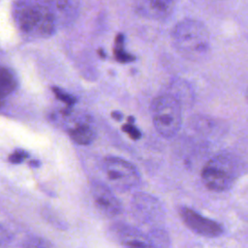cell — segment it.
<instances>
[{
	"label": "cell",
	"instance_id": "obj_1",
	"mask_svg": "<svg viewBox=\"0 0 248 248\" xmlns=\"http://www.w3.org/2000/svg\"><path fill=\"white\" fill-rule=\"evenodd\" d=\"M171 41L177 52L186 59H202L210 49V33L203 22L184 18L172 29Z\"/></svg>",
	"mask_w": 248,
	"mask_h": 248
},
{
	"label": "cell",
	"instance_id": "obj_2",
	"mask_svg": "<svg viewBox=\"0 0 248 248\" xmlns=\"http://www.w3.org/2000/svg\"><path fill=\"white\" fill-rule=\"evenodd\" d=\"M239 173L236 158L230 153H219L212 157L202 168L203 184L212 191L223 192L230 189Z\"/></svg>",
	"mask_w": 248,
	"mask_h": 248
},
{
	"label": "cell",
	"instance_id": "obj_3",
	"mask_svg": "<svg viewBox=\"0 0 248 248\" xmlns=\"http://www.w3.org/2000/svg\"><path fill=\"white\" fill-rule=\"evenodd\" d=\"M152 120L156 131L164 138L174 137L182 125L179 100L171 94H162L152 103Z\"/></svg>",
	"mask_w": 248,
	"mask_h": 248
},
{
	"label": "cell",
	"instance_id": "obj_4",
	"mask_svg": "<svg viewBox=\"0 0 248 248\" xmlns=\"http://www.w3.org/2000/svg\"><path fill=\"white\" fill-rule=\"evenodd\" d=\"M16 16L19 27L26 33L47 37L54 32L56 19L50 8L46 5L38 3L20 4Z\"/></svg>",
	"mask_w": 248,
	"mask_h": 248
},
{
	"label": "cell",
	"instance_id": "obj_5",
	"mask_svg": "<svg viewBox=\"0 0 248 248\" xmlns=\"http://www.w3.org/2000/svg\"><path fill=\"white\" fill-rule=\"evenodd\" d=\"M105 171L108 180L119 190H129L140 182V174L135 166L121 158H107Z\"/></svg>",
	"mask_w": 248,
	"mask_h": 248
},
{
	"label": "cell",
	"instance_id": "obj_6",
	"mask_svg": "<svg viewBox=\"0 0 248 248\" xmlns=\"http://www.w3.org/2000/svg\"><path fill=\"white\" fill-rule=\"evenodd\" d=\"M179 214L184 224L191 231L206 237H217L224 232L223 227L219 223L202 216L189 207H180Z\"/></svg>",
	"mask_w": 248,
	"mask_h": 248
},
{
	"label": "cell",
	"instance_id": "obj_7",
	"mask_svg": "<svg viewBox=\"0 0 248 248\" xmlns=\"http://www.w3.org/2000/svg\"><path fill=\"white\" fill-rule=\"evenodd\" d=\"M90 192L97 209L105 216L113 217L121 213L122 205L111 190L101 182H93Z\"/></svg>",
	"mask_w": 248,
	"mask_h": 248
},
{
	"label": "cell",
	"instance_id": "obj_8",
	"mask_svg": "<svg viewBox=\"0 0 248 248\" xmlns=\"http://www.w3.org/2000/svg\"><path fill=\"white\" fill-rule=\"evenodd\" d=\"M175 2L176 0H136V9L142 16L162 19L172 12Z\"/></svg>",
	"mask_w": 248,
	"mask_h": 248
},
{
	"label": "cell",
	"instance_id": "obj_9",
	"mask_svg": "<svg viewBox=\"0 0 248 248\" xmlns=\"http://www.w3.org/2000/svg\"><path fill=\"white\" fill-rule=\"evenodd\" d=\"M119 237L126 248H156L148 235L131 227L121 229Z\"/></svg>",
	"mask_w": 248,
	"mask_h": 248
},
{
	"label": "cell",
	"instance_id": "obj_10",
	"mask_svg": "<svg viewBox=\"0 0 248 248\" xmlns=\"http://www.w3.org/2000/svg\"><path fill=\"white\" fill-rule=\"evenodd\" d=\"M69 135L75 142L82 145L91 143L96 138L95 131L89 125L84 123L76 125L69 131Z\"/></svg>",
	"mask_w": 248,
	"mask_h": 248
},
{
	"label": "cell",
	"instance_id": "obj_11",
	"mask_svg": "<svg viewBox=\"0 0 248 248\" xmlns=\"http://www.w3.org/2000/svg\"><path fill=\"white\" fill-rule=\"evenodd\" d=\"M16 87V80L12 72L0 66V96L6 97L11 94Z\"/></svg>",
	"mask_w": 248,
	"mask_h": 248
},
{
	"label": "cell",
	"instance_id": "obj_12",
	"mask_svg": "<svg viewBox=\"0 0 248 248\" xmlns=\"http://www.w3.org/2000/svg\"><path fill=\"white\" fill-rule=\"evenodd\" d=\"M115 57L118 61L120 62H129L133 60V57L129 54H127L124 49H123V36L120 34L117 36L116 41H115Z\"/></svg>",
	"mask_w": 248,
	"mask_h": 248
},
{
	"label": "cell",
	"instance_id": "obj_13",
	"mask_svg": "<svg viewBox=\"0 0 248 248\" xmlns=\"http://www.w3.org/2000/svg\"><path fill=\"white\" fill-rule=\"evenodd\" d=\"M53 92L55 94V96L57 97V99H59L60 101L66 103V104H69V105H72L75 103V98L71 95H69L68 93L62 91L61 89H58V88H53Z\"/></svg>",
	"mask_w": 248,
	"mask_h": 248
},
{
	"label": "cell",
	"instance_id": "obj_14",
	"mask_svg": "<svg viewBox=\"0 0 248 248\" xmlns=\"http://www.w3.org/2000/svg\"><path fill=\"white\" fill-rule=\"evenodd\" d=\"M122 130L128 134V136L133 139V140H139L140 138V132L135 127L133 126L132 124H125L123 127H122Z\"/></svg>",
	"mask_w": 248,
	"mask_h": 248
},
{
	"label": "cell",
	"instance_id": "obj_15",
	"mask_svg": "<svg viewBox=\"0 0 248 248\" xmlns=\"http://www.w3.org/2000/svg\"><path fill=\"white\" fill-rule=\"evenodd\" d=\"M27 153L23 150H16L15 152H13L10 157H9V161L13 164H19L21 163L26 157H27Z\"/></svg>",
	"mask_w": 248,
	"mask_h": 248
},
{
	"label": "cell",
	"instance_id": "obj_16",
	"mask_svg": "<svg viewBox=\"0 0 248 248\" xmlns=\"http://www.w3.org/2000/svg\"><path fill=\"white\" fill-rule=\"evenodd\" d=\"M25 248H49V247L44 240L34 238L27 242Z\"/></svg>",
	"mask_w": 248,
	"mask_h": 248
},
{
	"label": "cell",
	"instance_id": "obj_17",
	"mask_svg": "<svg viewBox=\"0 0 248 248\" xmlns=\"http://www.w3.org/2000/svg\"><path fill=\"white\" fill-rule=\"evenodd\" d=\"M8 238H9V236H8V232H7L6 229L3 228L2 226H0V247L7 242Z\"/></svg>",
	"mask_w": 248,
	"mask_h": 248
},
{
	"label": "cell",
	"instance_id": "obj_18",
	"mask_svg": "<svg viewBox=\"0 0 248 248\" xmlns=\"http://www.w3.org/2000/svg\"><path fill=\"white\" fill-rule=\"evenodd\" d=\"M111 115H112L115 119H117V120H118V119H120V118H121V116H122V115H121V113H120V112H117V111L112 112V113H111Z\"/></svg>",
	"mask_w": 248,
	"mask_h": 248
},
{
	"label": "cell",
	"instance_id": "obj_19",
	"mask_svg": "<svg viewBox=\"0 0 248 248\" xmlns=\"http://www.w3.org/2000/svg\"><path fill=\"white\" fill-rule=\"evenodd\" d=\"M4 105V97L0 96V108Z\"/></svg>",
	"mask_w": 248,
	"mask_h": 248
},
{
	"label": "cell",
	"instance_id": "obj_20",
	"mask_svg": "<svg viewBox=\"0 0 248 248\" xmlns=\"http://www.w3.org/2000/svg\"><path fill=\"white\" fill-rule=\"evenodd\" d=\"M246 100H247V102H248V88H247V90H246Z\"/></svg>",
	"mask_w": 248,
	"mask_h": 248
}]
</instances>
